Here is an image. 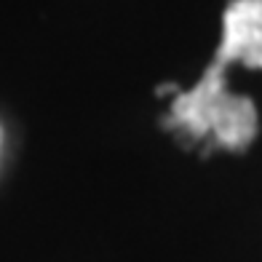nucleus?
Here are the masks:
<instances>
[{"instance_id":"nucleus-1","label":"nucleus","mask_w":262,"mask_h":262,"mask_svg":"<svg viewBox=\"0 0 262 262\" xmlns=\"http://www.w3.org/2000/svg\"><path fill=\"white\" fill-rule=\"evenodd\" d=\"M169 126H180L195 139L211 137L222 147L244 150L257 137V107L249 97L225 89V64L211 62L204 78L174 99Z\"/></svg>"},{"instance_id":"nucleus-2","label":"nucleus","mask_w":262,"mask_h":262,"mask_svg":"<svg viewBox=\"0 0 262 262\" xmlns=\"http://www.w3.org/2000/svg\"><path fill=\"white\" fill-rule=\"evenodd\" d=\"M214 62L262 70V0H233L222 16V43Z\"/></svg>"}]
</instances>
